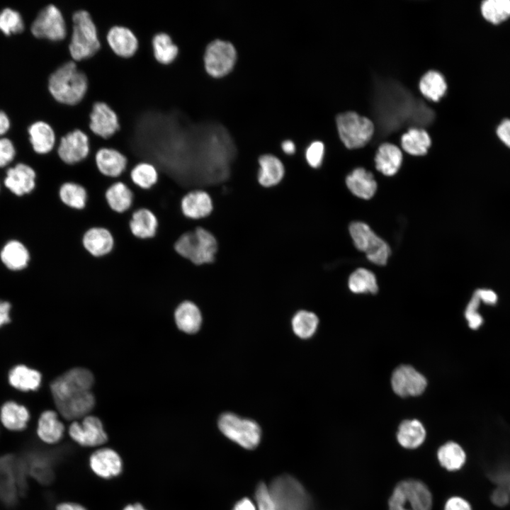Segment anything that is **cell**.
<instances>
[{
    "label": "cell",
    "instance_id": "17",
    "mask_svg": "<svg viewBox=\"0 0 510 510\" xmlns=\"http://www.w3.org/2000/svg\"><path fill=\"white\" fill-rule=\"evenodd\" d=\"M81 243L90 256L100 259L112 253L115 247V238L108 228L94 226L85 231Z\"/></svg>",
    "mask_w": 510,
    "mask_h": 510
},
{
    "label": "cell",
    "instance_id": "1",
    "mask_svg": "<svg viewBox=\"0 0 510 510\" xmlns=\"http://www.w3.org/2000/svg\"><path fill=\"white\" fill-rule=\"evenodd\" d=\"M47 89L59 103L75 106L84 98L88 89L86 74L78 69L74 60L67 62L50 74Z\"/></svg>",
    "mask_w": 510,
    "mask_h": 510
},
{
    "label": "cell",
    "instance_id": "37",
    "mask_svg": "<svg viewBox=\"0 0 510 510\" xmlns=\"http://www.w3.org/2000/svg\"><path fill=\"white\" fill-rule=\"evenodd\" d=\"M426 431L422 424L416 420H404L399 426L397 438L406 448H416L424 441Z\"/></svg>",
    "mask_w": 510,
    "mask_h": 510
},
{
    "label": "cell",
    "instance_id": "15",
    "mask_svg": "<svg viewBox=\"0 0 510 510\" xmlns=\"http://www.w3.org/2000/svg\"><path fill=\"white\" fill-rule=\"evenodd\" d=\"M71 438L83 446H98L106 443L107 434L96 416H86L81 423L73 421L69 426Z\"/></svg>",
    "mask_w": 510,
    "mask_h": 510
},
{
    "label": "cell",
    "instance_id": "29",
    "mask_svg": "<svg viewBox=\"0 0 510 510\" xmlns=\"http://www.w3.org/2000/svg\"><path fill=\"white\" fill-rule=\"evenodd\" d=\"M94 404V396L89 391L55 405L64 418L72 420L86 416L92 410Z\"/></svg>",
    "mask_w": 510,
    "mask_h": 510
},
{
    "label": "cell",
    "instance_id": "41",
    "mask_svg": "<svg viewBox=\"0 0 510 510\" xmlns=\"http://www.w3.org/2000/svg\"><path fill=\"white\" fill-rule=\"evenodd\" d=\"M440 464L448 470H459L465 463L466 455L460 446L455 442H448L441 446L437 453Z\"/></svg>",
    "mask_w": 510,
    "mask_h": 510
},
{
    "label": "cell",
    "instance_id": "18",
    "mask_svg": "<svg viewBox=\"0 0 510 510\" xmlns=\"http://www.w3.org/2000/svg\"><path fill=\"white\" fill-rule=\"evenodd\" d=\"M98 171L104 177L119 179L128 170V159L119 150L111 147H101L95 154Z\"/></svg>",
    "mask_w": 510,
    "mask_h": 510
},
{
    "label": "cell",
    "instance_id": "26",
    "mask_svg": "<svg viewBox=\"0 0 510 510\" xmlns=\"http://www.w3.org/2000/svg\"><path fill=\"white\" fill-rule=\"evenodd\" d=\"M349 191L363 199L371 198L376 192L377 183L371 172L363 168H356L346 178Z\"/></svg>",
    "mask_w": 510,
    "mask_h": 510
},
{
    "label": "cell",
    "instance_id": "11",
    "mask_svg": "<svg viewBox=\"0 0 510 510\" xmlns=\"http://www.w3.org/2000/svg\"><path fill=\"white\" fill-rule=\"evenodd\" d=\"M218 426L225 436L244 448L253 449L260 441L261 429L253 420L225 413L219 419Z\"/></svg>",
    "mask_w": 510,
    "mask_h": 510
},
{
    "label": "cell",
    "instance_id": "2",
    "mask_svg": "<svg viewBox=\"0 0 510 510\" xmlns=\"http://www.w3.org/2000/svg\"><path fill=\"white\" fill-rule=\"evenodd\" d=\"M174 247L181 258L199 266L214 261L217 244L215 237L208 230L196 226L183 232Z\"/></svg>",
    "mask_w": 510,
    "mask_h": 510
},
{
    "label": "cell",
    "instance_id": "34",
    "mask_svg": "<svg viewBox=\"0 0 510 510\" xmlns=\"http://www.w3.org/2000/svg\"><path fill=\"white\" fill-rule=\"evenodd\" d=\"M260 170L258 181L261 185L270 187L278 183L284 175V166L280 160L271 154L261 156L259 159Z\"/></svg>",
    "mask_w": 510,
    "mask_h": 510
},
{
    "label": "cell",
    "instance_id": "20",
    "mask_svg": "<svg viewBox=\"0 0 510 510\" xmlns=\"http://www.w3.org/2000/svg\"><path fill=\"white\" fill-rule=\"evenodd\" d=\"M36 177L34 169L26 164L19 163L8 169L4 185L13 193L21 196L35 189Z\"/></svg>",
    "mask_w": 510,
    "mask_h": 510
},
{
    "label": "cell",
    "instance_id": "52",
    "mask_svg": "<svg viewBox=\"0 0 510 510\" xmlns=\"http://www.w3.org/2000/svg\"><path fill=\"white\" fill-rule=\"evenodd\" d=\"M491 499L494 504L504 506L509 502L510 494L506 489L499 487L493 491Z\"/></svg>",
    "mask_w": 510,
    "mask_h": 510
},
{
    "label": "cell",
    "instance_id": "14",
    "mask_svg": "<svg viewBox=\"0 0 510 510\" xmlns=\"http://www.w3.org/2000/svg\"><path fill=\"white\" fill-rule=\"evenodd\" d=\"M391 385L395 394L404 397L421 395L427 382L425 377L412 366L402 365L393 371Z\"/></svg>",
    "mask_w": 510,
    "mask_h": 510
},
{
    "label": "cell",
    "instance_id": "4",
    "mask_svg": "<svg viewBox=\"0 0 510 510\" xmlns=\"http://www.w3.org/2000/svg\"><path fill=\"white\" fill-rule=\"evenodd\" d=\"M268 488L277 510H309L310 497L294 477L290 475L278 477Z\"/></svg>",
    "mask_w": 510,
    "mask_h": 510
},
{
    "label": "cell",
    "instance_id": "59",
    "mask_svg": "<svg viewBox=\"0 0 510 510\" xmlns=\"http://www.w3.org/2000/svg\"><path fill=\"white\" fill-rule=\"evenodd\" d=\"M497 480L504 485L502 487L506 489L510 494V473H501L499 478H497Z\"/></svg>",
    "mask_w": 510,
    "mask_h": 510
},
{
    "label": "cell",
    "instance_id": "50",
    "mask_svg": "<svg viewBox=\"0 0 510 510\" xmlns=\"http://www.w3.org/2000/svg\"><path fill=\"white\" fill-rule=\"evenodd\" d=\"M15 155L16 149L12 141L6 137L0 138V167L11 162Z\"/></svg>",
    "mask_w": 510,
    "mask_h": 510
},
{
    "label": "cell",
    "instance_id": "10",
    "mask_svg": "<svg viewBox=\"0 0 510 510\" xmlns=\"http://www.w3.org/2000/svg\"><path fill=\"white\" fill-rule=\"evenodd\" d=\"M349 233L356 247L364 252L372 263L384 266L391 251L389 245L363 222H353L349 226Z\"/></svg>",
    "mask_w": 510,
    "mask_h": 510
},
{
    "label": "cell",
    "instance_id": "54",
    "mask_svg": "<svg viewBox=\"0 0 510 510\" xmlns=\"http://www.w3.org/2000/svg\"><path fill=\"white\" fill-rule=\"evenodd\" d=\"M475 293L478 295L482 302L487 305H494L497 303L498 298L497 293L490 289H477Z\"/></svg>",
    "mask_w": 510,
    "mask_h": 510
},
{
    "label": "cell",
    "instance_id": "3",
    "mask_svg": "<svg viewBox=\"0 0 510 510\" xmlns=\"http://www.w3.org/2000/svg\"><path fill=\"white\" fill-rule=\"evenodd\" d=\"M101 48L96 26L90 14L76 11L72 16V30L69 44L72 59L80 62L93 57Z\"/></svg>",
    "mask_w": 510,
    "mask_h": 510
},
{
    "label": "cell",
    "instance_id": "45",
    "mask_svg": "<svg viewBox=\"0 0 510 510\" xmlns=\"http://www.w3.org/2000/svg\"><path fill=\"white\" fill-rule=\"evenodd\" d=\"M483 17L492 23H499L510 16L509 0H487L481 5Z\"/></svg>",
    "mask_w": 510,
    "mask_h": 510
},
{
    "label": "cell",
    "instance_id": "6",
    "mask_svg": "<svg viewBox=\"0 0 510 510\" xmlns=\"http://www.w3.org/2000/svg\"><path fill=\"white\" fill-rule=\"evenodd\" d=\"M431 494L420 481L408 480L395 487L389 499V510H431Z\"/></svg>",
    "mask_w": 510,
    "mask_h": 510
},
{
    "label": "cell",
    "instance_id": "12",
    "mask_svg": "<svg viewBox=\"0 0 510 510\" xmlns=\"http://www.w3.org/2000/svg\"><path fill=\"white\" fill-rule=\"evenodd\" d=\"M203 60L208 74L213 77H222L232 69L237 60V52L230 42L215 40L207 46Z\"/></svg>",
    "mask_w": 510,
    "mask_h": 510
},
{
    "label": "cell",
    "instance_id": "40",
    "mask_svg": "<svg viewBox=\"0 0 510 510\" xmlns=\"http://www.w3.org/2000/svg\"><path fill=\"white\" fill-rule=\"evenodd\" d=\"M419 86L421 93L434 101H438L447 89V84L442 74L433 70L427 72L421 78Z\"/></svg>",
    "mask_w": 510,
    "mask_h": 510
},
{
    "label": "cell",
    "instance_id": "19",
    "mask_svg": "<svg viewBox=\"0 0 510 510\" xmlns=\"http://www.w3.org/2000/svg\"><path fill=\"white\" fill-rule=\"evenodd\" d=\"M180 210L188 220H198L210 215L212 203L207 192L194 188L186 192L181 197Z\"/></svg>",
    "mask_w": 510,
    "mask_h": 510
},
{
    "label": "cell",
    "instance_id": "58",
    "mask_svg": "<svg viewBox=\"0 0 510 510\" xmlns=\"http://www.w3.org/2000/svg\"><path fill=\"white\" fill-rule=\"evenodd\" d=\"M57 510H86L80 504L74 503H62L57 506Z\"/></svg>",
    "mask_w": 510,
    "mask_h": 510
},
{
    "label": "cell",
    "instance_id": "33",
    "mask_svg": "<svg viewBox=\"0 0 510 510\" xmlns=\"http://www.w3.org/2000/svg\"><path fill=\"white\" fill-rule=\"evenodd\" d=\"M64 427L52 410L42 412L39 418L37 433L40 438L47 443L58 442L63 436Z\"/></svg>",
    "mask_w": 510,
    "mask_h": 510
},
{
    "label": "cell",
    "instance_id": "5",
    "mask_svg": "<svg viewBox=\"0 0 510 510\" xmlns=\"http://www.w3.org/2000/svg\"><path fill=\"white\" fill-rule=\"evenodd\" d=\"M28 474L25 460L7 455L0 458V499L6 504L15 503L26 489Z\"/></svg>",
    "mask_w": 510,
    "mask_h": 510
},
{
    "label": "cell",
    "instance_id": "36",
    "mask_svg": "<svg viewBox=\"0 0 510 510\" xmlns=\"http://www.w3.org/2000/svg\"><path fill=\"white\" fill-rule=\"evenodd\" d=\"M29 417L28 409L13 401L6 402L1 408V421L6 429L11 431L25 429Z\"/></svg>",
    "mask_w": 510,
    "mask_h": 510
},
{
    "label": "cell",
    "instance_id": "32",
    "mask_svg": "<svg viewBox=\"0 0 510 510\" xmlns=\"http://www.w3.org/2000/svg\"><path fill=\"white\" fill-rule=\"evenodd\" d=\"M0 256L3 264L12 271L25 268L30 258L29 251L18 240L8 242L2 248Z\"/></svg>",
    "mask_w": 510,
    "mask_h": 510
},
{
    "label": "cell",
    "instance_id": "56",
    "mask_svg": "<svg viewBox=\"0 0 510 510\" xmlns=\"http://www.w3.org/2000/svg\"><path fill=\"white\" fill-rule=\"evenodd\" d=\"M232 510H257L254 504L248 498H244L239 501L233 507Z\"/></svg>",
    "mask_w": 510,
    "mask_h": 510
},
{
    "label": "cell",
    "instance_id": "31",
    "mask_svg": "<svg viewBox=\"0 0 510 510\" xmlns=\"http://www.w3.org/2000/svg\"><path fill=\"white\" fill-rule=\"evenodd\" d=\"M128 172L131 184L142 191L151 190L159 180L158 169L148 162L137 163Z\"/></svg>",
    "mask_w": 510,
    "mask_h": 510
},
{
    "label": "cell",
    "instance_id": "28",
    "mask_svg": "<svg viewBox=\"0 0 510 510\" xmlns=\"http://www.w3.org/2000/svg\"><path fill=\"white\" fill-rule=\"evenodd\" d=\"M58 198L66 208L81 211L86 208L89 196L83 185L74 181H66L58 189Z\"/></svg>",
    "mask_w": 510,
    "mask_h": 510
},
{
    "label": "cell",
    "instance_id": "9",
    "mask_svg": "<svg viewBox=\"0 0 510 510\" xmlns=\"http://www.w3.org/2000/svg\"><path fill=\"white\" fill-rule=\"evenodd\" d=\"M94 382L92 373L84 368H74L54 380L51 392L55 404L91 391Z\"/></svg>",
    "mask_w": 510,
    "mask_h": 510
},
{
    "label": "cell",
    "instance_id": "43",
    "mask_svg": "<svg viewBox=\"0 0 510 510\" xmlns=\"http://www.w3.org/2000/svg\"><path fill=\"white\" fill-rule=\"evenodd\" d=\"M348 288L354 293H376L378 287L375 275L370 271L359 268L348 278Z\"/></svg>",
    "mask_w": 510,
    "mask_h": 510
},
{
    "label": "cell",
    "instance_id": "55",
    "mask_svg": "<svg viewBox=\"0 0 510 510\" xmlns=\"http://www.w3.org/2000/svg\"><path fill=\"white\" fill-rule=\"evenodd\" d=\"M11 306L7 301H0V327L11 321L9 317Z\"/></svg>",
    "mask_w": 510,
    "mask_h": 510
},
{
    "label": "cell",
    "instance_id": "39",
    "mask_svg": "<svg viewBox=\"0 0 510 510\" xmlns=\"http://www.w3.org/2000/svg\"><path fill=\"white\" fill-rule=\"evenodd\" d=\"M154 59L163 65H169L177 58L179 52L178 46L166 33L156 34L152 40Z\"/></svg>",
    "mask_w": 510,
    "mask_h": 510
},
{
    "label": "cell",
    "instance_id": "60",
    "mask_svg": "<svg viewBox=\"0 0 510 510\" xmlns=\"http://www.w3.org/2000/svg\"><path fill=\"white\" fill-rule=\"evenodd\" d=\"M281 147L283 151L288 154H292L295 151V144L291 140H285L283 142Z\"/></svg>",
    "mask_w": 510,
    "mask_h": 510
},
{
    "label": "cell",
    "instance_id": "13",
    "mask_svg": "<svg viewBox=\"0 0 510 510\" xmlns=\"http://www.w3.org/2000/svg\"><path fill=\"white\" fill-rule=\"evenodd\" d=\"M60 159L65 164L74 166L86 159L91 152L89 136L81 130H74L61 137L55 147Z\"/></svg>",
    "mask_w": 510,
    "mask_h": 510
},
{
    "label": "cell",
    "instance_id": "22",
    "mask_svg": "<svg viewBox=\"0 0 510 510\" xmlns=\"http://www.w3.org/2000/svg\"><path fill=\"white\" fill-rule=\"evenodd\" d=\"M159 225L157 215L149 208H140L131 212L129 229L132 235L138 239L154 238L157 235Z\"/></svg>",
    "mask_w": 510,
    "mask_h": 510
},
{
    "label": "cell",
    "instance_id": "42",
    "mask_svg": "<svg viewBox=\"0 0 510 510\" xmlns=\"http://www.w3.org/2000/svg\"><path fill=\"white\" fill-rule=\"evenodd\" d=\"M28 473L41 483L51 482L53 477L52 461L50 457L42 454H32L26 460Z\"/></svg>",
    "mask_w": 510,
    "mask_h": 510
},
{
    "label": "cell",
    "instance_id": "44",
    "mask_svg": "<svg viewBox=\"0 0 510 510\" xmlns=\"http://www.w3.org/2000/svg\"><path fill=\"white\" fill-rule=\"evenodd\" d=\"M318 317L315 314L308 311L298 312L292 319V327L294 333L302 339L311 337L317 328Z\"/></svg>",
    "mask_w": 510,
    "mask_h": 510
},
{
    "label": "cell",
    "instance_id": "49",
    "mask_svg": "<svg viewBox=\"0 0 510 510\" xmlns=\"http://www.w3.org/2000/svg\"><path fill=\"white\" fill-rule=\"evenodd\" d=\"M255 497L257 510H277L269 493L268 488L264 483H260L256 489Z\"/></svg>",
    "mask_w": 510,
    "mask_h": 510
},
{
    "label": "cell",
    "instance_id": "35",
    "mask_svg": "<svg viewBox=\"0 0 510 510\" xmlns=\"http://www.w3.org/2000/svg\"><path fill=\"white\" fill-rule=\"evenodd\" d=\"M8 382L12 387L21 391L36 390L41 383V374L24 365H18L10 370Z\"/></svg>",
    "mask_w": 510,
    "mask_h": 510
},
{
    "label": "cell",
    "instance_id": "38",
    "mask_svg": "<svg viewBox=\"0 0 510 510\" xmlns=\"http://www.w3.org/2000/svg\"><path fill=\"white\" fill-rule=\"evenodd\" d=\"M431 144L428 132L421 128H412L401 137L403 149L413 156H422L427 153Z\"/></svg>",
    "mask_w": 510,
    "mask_h": 510
},
{
    "label": "cell",
    "instance_id": "7",
    "mask_svg": "<svg viewBox=\"0 0 510 510\" xmlns=\"http://www.w3.org/2000/svg\"><path fill=\"white\" fill-rule=\"evenodd\" d=\"M336 127L339 137L348 149H357L366 145L373 137V123L366 117L353 111L337 115Z\"/></svg>",
    "mask_w": 510,
    "mask_h": 510
},
{
    "label": "cell",
    "instance_id": "46",
    "mask_svg": "<svg viewBox=\"0 0 510 510\" xmlns=\"http://www.w3.org/2000/svg\"><path fill=\"white\" fill-rule=\"evenodd\" d=\"M23 30V20L17 11L5 8L0 11V30L5 35L20 33Z\"/></svg>",
    "mask_w": 510,
    "mask_h": 510
},
{
    "label": "cell",
    "instance_id": "61",
    "mask_svg": "<svg viewBox=\"0 0 510 510\" xmlns=\"http://www.w3.org/2000/svg\"><path fill=\"white\" fill-rule=\"evenodd\" d=\"M123 510H146L140 504H130Z\"/></svg>",
    "mask_w": 510,
    "mask_h": 510
},
{
    "label": "cell",
    "instance_id": "8",
    "mask_svg": "<svg viewBox=\"0 0 510 510\" xmlns=\"http://www.w3.org/2000/svg\"><path fill=\"white\" fill-rule=\"evenodd\" d=\"M72 28H68L61 11L54 4H47L40 8L31 23L30 31L34 37L50 42H61Z\"/></svg>",
    "mask_w": 510,
    "mask_h": 510
},
{
    "label": "cell",
    "instance_id": "27",
    "mask_svg": "<svg viewBox=\"0 0 510 510\" xmlns=\"http://www.w3.org/2000/svg\"><path fill=\"white\" fill-rule=\"evenodd\" d=\"M402 162V153L396 145L385 142L378 149L375 157V167L385 176H393L400 169Z\"/></svg>",
    "mask_w": 510,
    "mask_h": 510
},
{
    "label": "cell",
    "instance_id": "48",
    "mask_svg": "<svg viewBox=\"0 0 510 510\" xmlns=\"http://www.w3.org/2000/svg\"><path fill=\"white\" fill-rule=\"evenodd\" d=\"M324 153V144L320 141H314L310 144L305 152V157L309 165L313 168L319 167L322 162Z\"/></svg>",
    "mask_w": 510,
    "mask_h": 510
},
{
    "label": "cell",
    "instance_id": "51",
    "mask_svg": "<svg viewBox=\"0 0 510 510\" xmlns=\"http://www.w3.org/2000/svg\"><path fill=\"white\" fill-rule=\"evenodd\" d=\"M444 510H472V509L465 499L459 497H453L446 502Z\"/></svg>",
    "mask_w": 510,
    "mask_h": 510
},
{
    "label": "cell",
    "instance_id": "21",
    "mask_svg": "<svg viewBox=\"0 0 510 510\" xmlns=\"http://www.w3.org/2000/svg\"><path fill=\"white\" fill-rule=\"evenodd\" d=\"M29 140L33 151L41 156L52 153L57 144L53 128L47 122L39 120L28 128Z\"/></svg>",
    "mask_w": 510,
    "mask_h": 510
},
{
    "label": "cell",
    "instance_id": "16",
    "mask_svg": "<svg viewBox=\"0 0 510 510\" xmlns=\"http://www.w3.org/2000/svg\"><path fill=\"white\" fill-rule=\"evenodd\" d=\"M89 119V128L91 132L104 140L110 139L120 130L118 115L106 103H95Z\"/></svg>",
    "mask_w": 510,
    "mask_h": 510
},
{
    "label": "cell",
    "instance_id": "53",
    "mask_svg": "<svg viewBox=\"0 0 510 510\" xmlns=\"http://www.w3.org/2000/svg\"><path fill=\"white\" fill-rule=\"evenodd\" d=\"M497 136L508 147H510V120H504L497 130Z\"/></svg>",
    "mask_w": 510,
    "mask_h": 510
},
{
    "label": "cell",
    "instance_id": "23",
    "mask_svg": "<svg viewBox=\"0 0 510 510\" xmlns=\"http://www.w3.org/2000/svg\"><path fill=\"white\" fill-rule=\"evenodd\" d=\"M109 209L116 214H125L132 210L135 195L128 183L115 179L107 188L104 194Z\"/></svg>",
    "mask_w": 510,
    "mask_h": 510
},
{
    "label": "cell",
    "instance_id": "57",
    "mask_svg": "<svg viewBox=\"0 0 510 510\" xmlns=\"http://www.w3.org/2000/svg\"><path fill=\"white\" fill-rule=\"evenodd\" d=\"M11 123L7 114L0 110V136L4 135L10 128Z\"/></svg>",
    "mask_w": 510,
    "mask_h": 510
},
{
    "label": "cell",
    "instance_id": "25",
    "mask_svg": "<svg viewBox=\"0 0 510 510\" xmlns=\"http://www.w3.org/2000/svg\"><path fill=\"white\" fill-rule=\"evenodd\" d=\"M91 470L99 477L109 479L122 471L123 463L119 455L110 448H101L90 457Z\"/></svg>",
    "mask_w": 510,
    "mask_h": 510
},
{
    "label": "cell",
    "instance_id": "47",
    "mask_svg": "<svg viewBox=\"0 0 510 510\" xmlns=\"http://www.w3.org/2000/svg\"><path fill=\"white\" fill-rule=\"evenodd\" d=\"M480 302L481 300L475 291L465 311V317L470 329H477L483 323V318L478 312Z\"/></svg>",
    "mask_w": 510,
    "mask_h": 510
},
{
    "label": "cell",
    "instance_id": "30",
    "mask_svg": "<svg viewBox=\"0 0 510 510\" xmlns=\"http://www.w3.org/2000/svg\"><path fill=\"white\" fill-rule=\"evenodd\" d=\"M175 321L180 330L185 333L194 334L200 327L202 317L196 304L185 300L180 303L175 310Z\"/></svg>",
    "mask_w": 510,
    "mask_h": 510
},
{
    "label": "cell",
    "instance_id": "24",
    "mask_svg": "<svg viewBox=\"0 0 510 510\" xmlns=\"http://www.w3.org/2000/svg\"><path fill=\"white\" fill-rule=\"evenodd\" d=\"M106 40L113 52L121 58L132 57L138 50V40L134 33L123 26H114L108 32Z\"/></svg>",
    "mask_w": 510,
    "mask_h": 510
}]
</instances>
